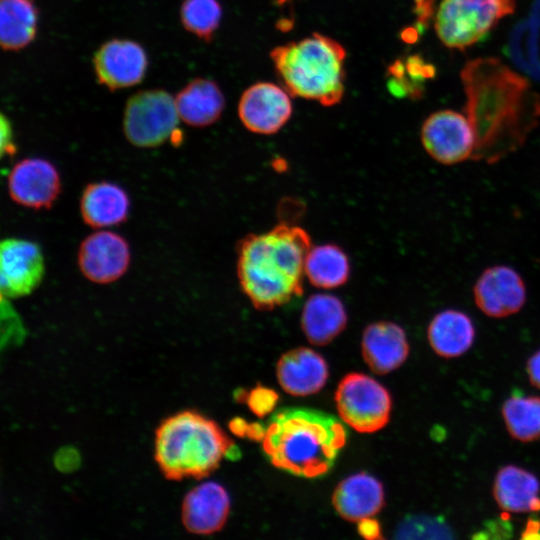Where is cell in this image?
<instances>
[{"label": "cell", "mask_w": 540, "mask_h": 540, "mask_svg": "<svg viewBox=\"0 0 540 540\" xmlns=\"http://www.w3.org/2000/svg\"><path fill=\"white\" fill-rule=\"evenodd\" d=\"M277 399L278 396L273 390L257 387L248 395L247 403L256 415L262 417L273 409Z\"/></svg>", "instance_id": "obj_30"}, {"label": "cell", "mask_w": 540, "mask_h": 540, "mask_svg": "<svg viewBox=\"0 0 540 540\" xmlns=\"http://www.w3.org/2000/svg\"><path fill=\"white\" fill-rule=\"evenodd\" d=\"M38 10L32 0L0 1V43L5 50H19L35 38Z\"/></svg>", "instance_id": "obj_26"}, {"label": "cell", "mask_w": 540, "mask_h": 540, "mask_svg": "<svg viewBox=\"0 0 540 540\" xmlns=\"http://www.w3.org/2000/svg\"><path fill=\"white\" fill-rule=\"evenodd\" d=\"M465 115L475 134L472 159L493 164L519 149L537 126L540 96L499 59L468 61L460 74Z\"/></svg>", "instance_id": "obj_1"}, {"label": "cell", "mask_w": 540, "mask_h": 540, "mask_svg": "<svg viewBox=\"0 0 540 540\" xmlns=\"http://www.w3.org/2000/svg\"><path fill=\"white\" fill-rule=\"evenodd\" d=\"M492 493L498 506L505 511L525 513L540 510V482L522 467L506 465L500 468Z\"/></svg>", "instance_id": "obj_22"}, {"label": "cell", "mask_w": 540, "mask_h": 540, "mask_svg": "<svg viewBox=\"0 0 540 540\" xmlns=\"http://www.w3.org/2000/svg\"><path fill=\"white\" fill-rule=\"evenodd\" d=\"M180 119L193 127H205L221 116L225 99L218 85L204 78L189 82L175 98Z\"/></svg>", "instance_id": "obj_24"}, {"label": "cell", "mask_w": 540, "mask_h": 540, "mask_svg": "<svg viewBox=\"0 0 540 540\" xmlns=\"http://www.w3.org/2000/svg\"><path fill=\"white\" fill-rule=\"evenodd\" d=\"M325 359L307 347L284 353L276 365V376L281 388L292 396H308L319 392L328 379Z\"/></svg>", "instance_id": "obj_17"}, {"label": "cell", "mask_w": 540, "mask_h": 540, "mask_svg": "<svg viewBox=\"0 0 540 540\" xmlns=\"http://www.w3.org/2000/svg\"><path fill=\"white\" fill-rule=\"evenodd\" d=\"M420 139L427 154L443 165L472 159L475 134L466 115L444 109L430 114L423 122Z\"/></svg>", "instance_id": "obj_9"}, {"label": "cell", "mask_w": 540, "mask_h": 540, "mask_svg": "<svg viewBox=\"0 0 540 540\" xmlns=\"http://www.w3.org/2000/svg\"><path fill=\"white\" fill-rule=\"evenodd\" d=\"M180 511L181 522L187 532L210 535L225 525L230 512V497L221 484L203 482L185 494Z\"/></svg>", "instance_id": "obj_16"}, {"label": "cell", "mask_w": 540, "mask_h": 540, "mask_svg": "<svg viewBox=\"0 0 540 540\" xmlns=\"http://www.w3.org/2000/svg\"><path fill=\"white\" fill-rule=\"evenodd\" d=\"M516 9L515 0H441L434 27L442 44L464 50Z\"/></svg>", "instance_id": "obj_6"}, {"label": "cell", "mask_w": 540, "mask_h": 540, "mask_svg": "<svg viewBox=\"0 0 540 540\" xmlns=\"http://www.w3.org/2000/svg\"><path fill=\"white\" fill-rule=\"evenodd\" d=\"M179 114L175 99L164 90L141 91L127 101L123 131L139 148L157 147L178 132Z\"/></svg>", "instance_id": "obj_7"}, {"label": "cell", "mask_w": 540, "mask_h": 540, "mask_svg": "<svg viewBox=\"0 0 540 540\" xmlns=\"http://www.w3.org/2000/svg\"><path fill=\"white\" fill-rule=\"evenodd\" d=\"M291 114L292 104L286 91L268 82L250 86L242 94L238 105L242 124L249 131L262 135L278 132Z\"/></svg>", "instance_id": "obj_14"}, {"label": "cell", "mask_w": 540, "mask_h": 540, "mask_svg": "<svg viewBox=\"0 0 540 540\" xmlns=\"http://www.w3.org/2000/svg\"><path fill=\"white\" fill-rule=\"evenodd\" d=\"M358 531L361 536L368 539L380 537V526L376 520L371 518L363 519L359 522Z\"/></svg>", "instance_id": "obj_33"}, {"label": "cell", "mask_w": 540, "mask_h": 540, "mask_svg": "<svg viewBox=\"0 0 540 540\" xmlns=\"http://www.w3.org/2000/svg\"><path fill=\"white\" fill-rule=\"evenodd\" d=\"M341 420L360 433H373L389 422L392 400L388 390L372 377L352 372L335 392Z\"/></svg>", "instance_id": "obj_8"}, {"label": "cell", "mask_w": 540, "mask_h": 540, "mask_svg": "<svg viewBox=\"0 0 540 540\" xmlns=\"http://www.w3.org/2000/svg\"><path fill=\"white\" fill-rule=\"evenodd\" d=\"M342 422L315 409L283 408L264 428V453L273 466L292 475L324 476L346 444L347 430Z\"/></svg>", "instance_id": "obj_3"}, {"label": "cell", "mask_w": 540, "mask_h": 540, "mask_svg": "<svg viewBox=\"0 0 540 540\" xmlns=\"http://www.w3.org/2000/svg\"><path fill=\"white\" fill-rule=\"evenodd\" d=\"M304 272L311 285L320 289H335L348 281L350 260L346 252L336 244L311 246L305 259Z\"/></svg>", "instance_id": "obj_25"}, {"label": "cell", "mask_w": 540, "mask_h": 540, "mask_svg": "<svg viewBox=\"0 0 540 540\" xmlns=\"http://www.w3.org/2000/svg\"><path fill=\"white\" fill-rule=\"evenodd\" d=\"M502 416L514 439L531 442L540 438V397L512 395L503 403Z\"/></svg>", "instance_id": "obj_27"}, {"label": "cell", "mask_w": 540, "mask_h": 540, "mask_svg": "<svg viewBox=\"0 0 540 540\" xmlns=\"http://www.w3.org/2000/svg\"><path fill=\"white\" fill-rule=\"evenodd\" d=\"M526 369L531 384L540 389V349L528 359Z\"/></svg>", "instance_id": "obj_32"}, {"label": "cell", "mask_w": 540, "mask_h": 540, "mask_svg": "<svg viewBox=\"0 0 540 540\" xmlns=\"http://www.w3.org/2000/svg\"><path fill=\"white\" fill-rule=\"evenodd\" d=\"M384 503L382 483L365 472L343 479L332 495V504L336 512L350 522H360L373 517L380 512Z\"/></svg>", "instance_id": "obj_19"}, {"label": "cell", "mask_w": 540, "mask_h": 540, "mask_svg": "<svg viewBox=\"0 0 540 540\" xmlns=\"http://www.w3.org/2000/svg\"><path fill=\"white\" fill-rule=\"evenodd\" d=\"M348 315L337 296L316 293L308 297L301 314V328L308 341L322 346L330 343L346 327Z\"/></svg>", "instance_id": "obj_21"}, {"label": "cell", "mask_w": 540, "mask_h": 540, "mask_svg": "<svg viewBox=\"0 0 540 540\" xmlns=\"http://www.w3.org/2000/svg\"><path fill=\"white\" fill-rule=\"evenodd\" d=\"M233 447L214 420L192 409L163 419L154 435L155 462L162 475L172 481L208 476Z\"/></svg>", "instance_id": "obj_4"}, {"label": "cell", "mask_w": 540, "mask_h": 540, "mask_svg": "<svg viewBox=\"0 0 540 540\" xmlns=\"http://www.w3.org/2000/svg\"><path fill=\"white\" fill-rule=\"evenodd\" d=\"M271 58L285 89L292 96L333 106L344 94L346 51L336 40L314 33L278 46Z\"/></svg>", "instance_id": "obj_5"}, {"label": "cell", "mask_w": 540, "mask_h": 540, "mask_svg": "<svg viewBox=\"0 0 540 540\" xmlns=\"http://www.w3.org/2000/svg\"><path fill=\"white\" fill-rule=\"evenodd\" d=\"M428 342L433 351L444 358H455L466 353L475 339L471 318L456 309L438 312L427 328Z\"/></svg>", "instance_id": "obj_23"}, {"label": "cell", "mask_w": 540, "mask_h": 540, "mask_svg": "<svg viewBox=\"0 0 540 540\" xmlns=\"http://www.w3.org/2000/svg\"><path fill=\"white\" fill-rule=\"evenodd\" d=\"M522 539L540 538V520L529 519L521 536Z\"/></svg>", "instance_id": "obj_34"}, {"label": "cell", "mask_w": 540, "mask_h": 540, "mask_svg": "<svg viewBox=\"0 0 540 540\" xmlns=\"http://www.w3.org/2000/svg\"><path fill=\"white\" fill-rule=\"evenodd\" d=\"M0 131H1V144L0 150L1 155H13L16 152V146L13 142V130L9 119L5 115H1L0 120Z\"/></svg>", "instance_id": "obj_31"}, {"label": "cell", "mask_w": 540, "mask_h": 540, "mask_svg": "<svg viewBox=\"0 0 540 540\" xmlns=\"http://www.w3.org/2000/svg\"><path fill=\"white\" fill-rule=\"evenodd\" d=\"M131 251L127 240L118 233L100 230L81 242L77 262L82 275L97 284L120 279L128 270Z\"/></svg>", "instance_id": "obj_11"}, {"label": "cell", "mask_w": 540, "mask_h": 540, "mask_svg": "<svg viewBox=\"0 0 540 540\" xmlns=\"http://www.w3.org/2000/svg\"><path fill=\"white\" fill-rule=\"evenodd\" d=\"M361 352L368 367L384 375L399 368L409 355L405 330L391 321L369 324L363 331Z\"/></svg>", "instance_id": "obj_18"}, {"label": "cell", "mask_w": 540, "mask_h": 540, "mask_svg": "<svg viewBox=\"0 0 540 540\" xmlns=\"http://www.w3.org/2000/svg\"><path fill=\"white\" fill-rule=\"evenodd\" d=\"M473 297L478 309L486 316L508 317L519 312L526 302L525 282L509 266H491L476 280Z\"/></svg>", "instance_id": "obj_13"}, {"label": "cell", "mask_w": 540, "mask_h": 540, "mask_svg": "<svg viewBox=\"0 0 540 540\" xmlns=\"http://www.w3.org/2000/svg\"><path fill=\"white\" fill-rule=\"evenodd\" d=\"M130 212V198L119 185L109 181L88 184L80 198V214L84 223L100 229L125 222Z\"/></svg>", "instance_id": "obj_20"}, {"label": "cell", "mask_w": 540, "mask_h": 540, "mask_svg": "<svg viewBox=\"0 0 540 540\" xmlns=\"http://www.w3.org/2000/svg\"><path fill=\"white\" fill-rule=\"evenodd\" d=\"M45 261L40 247L33 241L6 238L0 244V290L6 298L32 293L42 282Z\"/></svg>", "instance_id": "obj_10"}, {"label": "cell", "mask_w": 540, "mask_h": 540, "mask_svg": "<svg viewBox=\"0 0 540 540\" xmlns=\"http://www.w3.org/2000/svg\"><path fill=\"white\" fill-rule=\"evenodd\" d=\"M449 527L439 517H406L396 530V538H449Z\"/></svg>", "instance_id": "obj_29"}, {"label": "cell", "mask_w": 540, "mask_h": 540, "mask_svg": "<svg viewBox=\"0 0 540 540\" xmlns=\"http://www.w3.org/2000/svg\"><path fill=\"white\" fill-rule=\"evenodd\" d=\"M311 246L305 229L286 222L240 240L237 276L242 292L256 309L273 310L302 294Z\"/></svg>", "instance_id": "obj_2"}, {"label": "cell", "mask_w": 540, "mask_h": 540, "mask_svg": "<svg viewBox=\"0 0 540 540\" xmlns=\"http://www.w3.org/2000/svg\"><path fill=\"white\" fill-rule=\"evenodd\" d=\"M180 17L186 30L209 41L219 27L222 8L218 0H184Z\"/></svg>", "instance_id": "obj_28"}, {"label": "cell", "mask_w": 540, "mask_h": 540, "mask_svg": "<svg viewBox=\"0 0 540 540\" xmlns=\"http://www.w3.org/2000/svg\"><path fill=\"white\" fill-rule=\"evenodd\" d=\"M10 198L30 209H49L61 192V177L50 161L32 157L18 161L7 179Z\"/></svg>", "instance_id": "obj_12"}, {"label": "cell", "mask_w": 540, "mask_h": 540, "mask_svg": "<svg viewBox=\"0 0 540 540\" xmlns=\"http://www.w3.org/2000/svg\"><path fill=\"white\" fill-rule=\"evenodd\" d=\"M98 81L111 90L134 86L142 81L148 67L144 48L128 39H112L93 58Z\"/></svg>", "instance_id": "obj_15"}]
</instances>
